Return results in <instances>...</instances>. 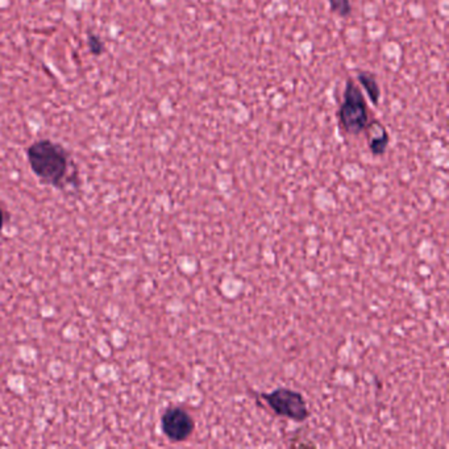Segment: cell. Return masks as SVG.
<instances>
[{"label":"cell","mask_w":449,"mask_h":449,"mask_svg":"<svg viewBox=\"0 0 449 449\" xmlns=\"http://www.w3.org/2000/svg\"><path fill=\"white\" fill-rule=\"evenodd\" d=\"M29 165L46 185H60L68 173L69 157L60 144L51 140L33 142L27 152Z\"/></svg>","instance_id":"cell-1"},{"label":"cell","mask_w":449,"mask_h":449,"mask_svg":"<svg viewBox=\"0 0 449 449\" xmlns=\"http://www.w3.org/2000/svg\"><path fill=\"white\" fill-rule=\"evenodd\" d=\"M263 399L280 416L289 418L294 422H305L309 418L310 411L303 396L291 389H275L269 394H261Z\"/></svg>","instance_id":"cell-3"},{"label":"cell","mask_w":449,"mask_h":449,"mask_svg":"<svg viewBox=\"0 0 449 449\" xmlns=\"http://www.w3.org/2000/svg\"><path fill=\"white\" fill-rule=\"evenodd\" d=\"M162 431L169 439L176 443L185 441L195 430L194 419L181 407H170L161 418Z\"/></svg>","instance_id":"cell-4"},{"label":"cell","mask_w":449,"mask_h":449,"mask_svg":"<svg viewBox=\"0 0 449 449\" xmlns=\"http://www.w3.org/2000/svg\"><path fill=\"white\" fill-rule=\"evenodd\" d=\"M357 80H359L360 88L365 90L370 102L374 106H379V99H381V88H379V80L376 78V75L369 71H359Z\"/></svg>","instance_id":"cell-5"},{"label":"cell","mask_w":449,"mask_h":449,"mask_svg":"<svg viewBox=\"0 0 449 449\" xmlns=\"http://www.w3.org/2000/svg\"><path fill=\"white\" fill-rule=\"evenodd\" d=\"M337 120L343 132L353 136L368 131L373 124L361 88L352 78L345 83L343 100L337 111Z\"/></svg>","instance_id":"cell-2"},{"label":"cell","mask_w":449,"mask_h":449,"mask_svg":"<svg viewBox=\"0 0 449 449\" xmlns=\"http://www.w3.org/2000/svg\"><path fill=\"white\" fill-rule=\"evenodd\" d=\"M331 12L340 18H348L352 14V4L349 0H328Z\"/></svg>","instance_id":"cell-7"},{"label":"cell","mask_w":449,"mask_h":449,"mask_svg":"<svg viewBox=\"0 0 449 449\" xmlns=\"http://www.w3.org/2000/svg\"><path fill=\"white\" fill-rule=\"evenodd\" d=\"M3 227V212L0 210V229Z\"/></svg>","instance_id":"cell-9"},{"label":"cell","mask_w":449,"mask_h":449,"mask_svg":"<svg viewBox=\"0 0 449 449\" xmlns=\"http://www.w3.org/2000/svg\"><path fill=\"white\" fill-rule=\"evenodd\" d=\"M389 142H390V136L389 132L381 127V136L379 137H373L369 142V148L371 153L374 156H382L386 149H388Z\"/></svg>","instance_id":"cell-6"},{"label":"cell","mask_w":449,"mask_h":449,"mask_svg":"<svg viewBox=\"0 0 449 449\" xmlns=\"http://www.w3.org/2000/svg\"><path fill=\"white\" fill-rule=\"evenodd\" d=\"M88 51L94 56H102L106 51V45L100 40V37L97 35L88 36Z\"/></svg>","instance_id":"cell-8"}]
</instances>
